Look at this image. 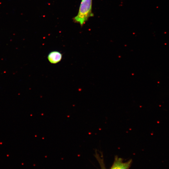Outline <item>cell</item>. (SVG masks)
I'll use <instances>...</instances> for the list:
<instances>
[{"label": "cell", "instance_id": "obj_1", "mask_svg": "<svg viewBox=\"0 0 169 169\" xmlns=\"http://www.w3.org/2000/svg\"><path fill=\"white\" fill-rule=\"evenodd\" d=\"M92 4V0H82L78 13L73 18V21L82 26L89 18L93 17Z\"/></svg>", "mask_w": 169, "mask_h": 169}, {"label": "cell", "instance_id": "obj_2", "mask_svg": "<svg viewBox=\"0 0 169 169\" xmlns=\"http://www.w3.org/2000/svg\"><path fill=\"white\" fill-rule=\"evenodd\" d=\"M131 161V160L127 162H123L121 158L116 157L110 169H129Z\"/></svg>", "mask_w": 169, "mask_h": 169}, {"label": "cell", "instance_id": "obj_3", "mask_svg": "<svg viewBox=\"0 0 169 169\" xmlns=\"http://www.w3.org/2000/svg\"><path fill=\"white\" fill-rule=\"evenodd\" d=\"M62 55L59 52L57 51L50 52L48 55V59L51 64H56L59 62L62 59Z\"/></svg>", "mask_w": 169, "mask_h": 169}]
</instances>
